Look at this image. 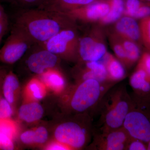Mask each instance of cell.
<instances>
[{
	"label": "cell",
	"instance_id": "cell-1",
	"mask_svg": "<svg viewBox=\"0 0 150 150\" xmlns=\"http://www.w3.org/2000/svg\"><path fill=\"white\" fill-rule=\"evenodd\" d=\"M13 26L38 45L63 30L76 28V21L65 14L38 7L24 9L18 15Z\"/></svg>",
	"mask_w": 150,
	"mask_h": 150
},
{
	"label": "cell",
	"instance_id": "cell-2",
	"mask_svg": "<svg viewBox=\"0 0 150 150\" xmlns=\"http://www.w3.org/2000/svg\"><path fill=\"white\" fill-rule=\"evenodd\" d=\"M132 104V98L126 87L121 85L110 89L105 95L97 108L101 115L99 132H107L123 127Z\"/></svg>",
	"mask_w": 150,
	"mask_h": 150
},
{
	"label": "cell",
	"instance_id": "cell-3",
	"mask_svg": "<svg viewBox=\"0 0 150 150\" xmlns=\"http://www.w3.org/2000/svg\"><path fill=\"white\" fill-rule=\"evenodd\" d=\"M115 85L95 79L79 81L68 98V105L73 111L85 113L96 112L105 95Z\"/></svg>",
	"mask_w": 150,
	"mask_h": 150
},
{
	"label": "cell",
	"instance_id": "cell-4",
	"mask_svg": "<svg viewBox=\"0 0 150 150\" xmlns=\"http://www.w3.org/2000/svg\"><path fill=\"white\" fill-rule=\"evenodd\" d=\"M93 131L91 121L83 124L69 121L57 126L54 136L57 142L67 146L70 149H80L90 142Z\"/></svg>",
	"mask_w": 150,
	"mask_h": 150
},
{
	"label": "cell",
	"instance_id": "cell-5",
	"mask_svg": "<svg viewBox=\"0 0 150 150\" xmlns=\"http://www.w3.org/2000/svg\"><path fill=\"white\" fill-rule=\"evenodd\" d=\"M79 39L76 28L63 30L39 46L68 60L78 59Z\"/></svg>",
	"mask_w": 150,
	"mask_h": 150
},
{
	"label": "cell",
	"instance_id": "cell-6",
	"mask_svg": "<svg viewBox=\"0 0 150 150\" xmlns=\"http://www.w3.org/2000/svg\"><path fill=\"white\" fill-rule=\"evenodd\" d=\"M105 34L100 25L79 38L78 59L81 62H99L104 57L107 53Z\"/></svg>",
	"mask_w": 150,
	"mask_h": 150
},
{
	"label": "cell",
	"instance_id": "cell-7",
	"mask_svg": "<svg viewBox=\"0 0 150 150\" xmlns=\"http://www.w3.org/2000/svg\"><path fill=\"white\" fill-rule=\"evenodd\" d=\"M33 43L27 35L15 27L0 49V61L12 64L21 59Z\"/></svg>",
	"mask_w": 150,
	"mask_h": 150
},
{
	"label": "cell",
	"instance_id": "cell-8",
	"mask_svg": "<svg viewBox=\"0 0 150 150\" xmlns=\"http://www.w3.org/2000/svg\"><path fill=\"white\" fill-rule=\"evenodd\" d=\"M123 127L130 137L147 144L150 141V112L132 104Z\"/></svg>",
	"mask_w": 150,
	"mask_h": 150
},
{
	"label": "cell",
	"instance_id": "cell-9",
	"mask_svg": "<svg viewBox=\"0 0 150 150\" xmlns=\"http://www.w3.org/2000/svg\"><path fill=\"white\" fill-rule=\"evenodd\" d=\"M93 150H126L131 137L123 126L119 129L105 132H96L94 130Z\"/></svg>",
	"mask_w": 150,
	"mask_h": 150
},
{
	"label": "cell",
	"instance_id": "cell-10",
	"mask_svg": "<svg viewBox=\"0 0 150 150\" xmlns=\"http://www.w3.org/2000/svg\"><path fill=\"white\" fill-rule=\"evenodd\" d=\"M110 8V5L106 0H96L64 14L76 21L91 23L99 21L109 12Z\"/></svg>",
	"mask_w": 150,
	"mask_h": 150
},
{
	"label": "cell",
	"instance_id": "cell-11",
	"mask_svg": "<svg viewBox=\"0 0 150 150\" xmlns=\"http://www.w3.org/2000/svg\"><path fill=\"white\" fill-rule=\"evenodd\" d=\"M40 47V50L32 53L27 61L29 69L38 75L55 68L58 62V56L41 46Z\"/></svg>",
	"mask_w": 150,
	"mask_h": 150
},
{
	"label": "cell",
	"instance_id": "cell-12",
	"mask_svg": "<svg viewBox=\"0 0 150 150\" xmlns=\"http://www.w3.org/2000/svg\"><path fill=\"white\" fill-rule=\"evenodd\" d=\"M111 33L118 37L128 39L142 46L139 23L131 17L123 16L114 23Z\"/></svg>",
	"mask_w": 150,
	"mask_h": 150
},
{
	"label": "cell",
	"instance_id": "cell-13",
	"mask_svg": "<svg viewBox=\"0 0 150 150\" xmlns=\"http://www.w3.org/2000/svg\"><path fill=\"white\" fill-rule=\"evenodd\" d=\"M96 0H43L39 8L66 13L95 1Z\"/></svg>",
	"mask_w": 150,
	"mask_h": 150
},
{
	"label": "cell",
	"instance_id": "cell-14",
	"mask_svg": "<svg viewBox=\"0 0 150 150\" xmlns=\"http://www.w3.org/2000/svg\"><path fill=\"white\" fill-rule=\"evenodd\" d=\"M82 63L84 64L83 68H82L80 74L79 75V81L92 79L100 82L110 83L108 79L105 67L101 62H88Z\"/></svg>",
	"mask_w": 150,
	"mask_h": 150
},
{
	"label": "cell",
	"instance_id": "cell-15",
	"mask_svg": "<svg viewBox=\"0 0 150 150\" xmlns=\"http://www.w3.org/2000/svg\"><path fill=\"white\" fill-rule=\"evenodd\" d=\"M102 59L101 63L106 69L108 81L115 84L125 78L126 68L116 57L107 52Z\"/></svg>",
	"mask_w": 150,
	"mask_h": 150
},
{
	"label": "cell",
	"instance_id": "cell-16",
	"mask_svg": "<svg viewBox=\"0 0 150 150\" xmlns=\"http://www.w3.org/2000/svg\"><path fill=\"white\" fill-rule=\"evenodd\" d=\"M130 86L137 95L150 93V78L143 69L137 67L129 79Z\"/></svg>",
	"mask_w": 150,
	"mask_h": 150
},
{
	"label": "cell",
	"instance_id": "cell-17",
	"mask_svg": "<svg viewBox=\"0 0 150 150\" xmlns=\"http://www.w3.org/2000/svg\"><path fill=\"white\" fill-rule=\"evenodd\" d=\"M19 87V83L16 76L12 71L6 74L2 84V92L3 96L12 106L15 101Z\"/></svg>",
	"mask_w": 150,
	"mask_h": 150
},
{
	"label": "cell",
	"instance_id": "cell-18",
	"mask_svg": "<svg viewBox=\"0 0 150 150\" xmlns=\"http://www.w3.org/2000/svg\"><path fill=\"white\" fill-rule=\"evenodd\" d=\"M44 110L42 106L36 102L30 103L21 105L18 110L19 118L27 123L40 120Z\"/></svg>",
	"mask_w": 150,
	"mask_h": 150
},
{
	"label": "cell",
	"instance_id": "cell-19",
	"mask_svg": "<svg viewBox=\"0 0 150 150\" xmlns=\"http://www.w3.org/2000/svg\"><path fill=\"white\" fill-rule=\"evenodd\" d=\"M110 5L109 12L99 22L100 25H105L114 23L123 16L125 0H106Z\"/></svg>",
	"mask_w": 150,
	"mask_h": 150
},
{
	"label": "cell",
	"instance_id": "cell-20",
	"mask_svg": "<svg viewBox=\"0 0 150 150\" xmlns=\"http://www.w3.org/2000/svg\"><path fill=\"white\" fill-rule=\"evenodd\" d=\"M118 37L123 45L126 53V68L129 69L139 61L142 54L141 46L132 40Z\"/></svg>",
	"mask_w": 150,
	"mask_h": 150
},
{
	"label": "cell",
	"instance_id": "cell-21",
	"mask_svg": "<svg viewBox=\"0 0 150 150\" xmlns=\"http://www.w3.org/2000/svg\"><path fill=\"white\" fill-rule=\"evenodd\" d=\"M54 68L47 70L40 75V78L44 83L51 88L60 91L64 88L66 82L63 75Z\"/></svg>",
	"mask_w": 150,
	"mask_h": 150
},
{
	"label": "cell",
	"instance_id": "cell-22",
	"mask_svg": "<svg viewBox=\"0 0 150 150\" xmlns=\"http://www.w3.org/2000/svg\"><path fill=\"white\" fill-rule=\"evenodd\" d=\"M108 38L110 46L115 54L116 58L122 63L125 68H126V53L120 39L118 36L111 32L109 33Z\"/></svg>",
	"mask_w": 150,
	"mask_h": 150
},
{
	"label": "cell",
	"instance_id": "cell-23",
	"mask_svg": "<svg viewBox=\"0 0 150 150\" xmlns=\"http://www.w3.org/2000/svg\"><path fill=\"white\" fill-rule=\"evenodd\" d=\"M139 23L142 44L150 52V16L140 20Z\"/></svg>",
	"mask_w": 150,
	"mask_h": 150
},
{
	"label": "cell",
	"instance_id": "cell-24",
	"mask_svg": "<svg viewBox=\"0 0 150 150\" xmlns=\"http://www.w3.org/2000/svg\"><path fill=\"white\" fill-rule=\"evenodd\" d=\"M141 0H125L123 16L133 17L134 14L144 4Z\"/></svg>",
	"mask_w": 150,
	"mask_h": 150
},
{
	"label": "cell",
	"instance_id": "cell-25",
	"mask_svg": "<svg viewBox=\"0 0 150 150\" xmlns=\"http://www.w3.org/2000/svg\"><path fill=\"white\" fill-rule=\"evenodd\" d=\"M13 114L12 106L5 98L0 96V120L8 119Z\"/></svg>",
	"mask_w": 150,
	"mask_h": 150
},
{
	"label": "cell",
	"instance_id": "cell-26",
	"mask_svg": "<svg viewBox=\"0 0 150 150\" xmlns=\"http://www.w3.org/2000/svg\"><path fill=\"white\" fill-rule=\"evenodd\" d=\"M41 83L37 79H33L30 81L28 85L30 92L33 96V98L36 100H40L43 98L44 92L43 86Z\"/></svg>",
	"mask_w": 150,
	"mask_h": 150
},
{
	"label": "cell",
	"instance_id": "cell-27",
	"mask_svg": "<svg viewBox=\"0 0 150 150\" xmlns=\"http://www.w3.org/2000/svg\"><path fill=\"white\" fill-rule=\"evenodd\" d=\"M137 67L143 69L150 78V52L148 51L142 53L137 64Z\"/></svg>",
	"mask_w": 150,
	"mask_h": 150
},
{
	"label": "cell",
	"instance_id": "cell-28",
	"mask_svg": "<svg viewBox=\"0 0 150 150\" xmlns=\"http://www.w3.org/2000/svg\"><path fill=\"white\" fill-rule=\"evenodd\" d=\"M8 120L9 119L0 120V133L5 134L12 139L15 133V129L13 123Z\"/></svg>",
	"mask_w": 150,
	"mask_h": 150
},
{
	"label": "cell",
	"instance_id": "cell-29",
	"mask_svg": "<svg viewBox=\"0 0 150 150\" xmlns=\"http://www.w3.org/2000/svg\"><path fill=\"white\" fill-rule=\"evenodd\" d=\"M11 4L24 8V9L33 8L39 6L43 0H6Z\"/></svg>",
	"mask_w": 150,
	"mask_h": 150
},
{
	"label": "cell",
	"instance_id": "cell-30",
	"mask_svg": "<svg viewBox=\"0 0 150 150\" xmlns=\"http://www.w3.org/2000/svg\"><path fill=\"white\" fill-rule=\"evenodd\" d=\"M126 150H146L147 144L138 139L131 137L129 140Z\"/></svg>",
	"mask_w": 150,
	"mask_h": 150
},
{
	"label": "cell",
	"instance_id": "cell-31",
	"mask_svg": "<svg viewBox=\"0 0 150 150\" xmlns=\"http://www.w3.org/2000/svg\"><path fill=\"white\" fill-rule=\"evenodd\" d=\"M150 16V3L144 2L133 16V18L141 20Z\"/></svg>",
	"mask_w": 150,
	"mask_h": 150
},
{
	"label": "cell",
	"instance_id": "cell-32",
	"mask_svg": "<svg viewBox=\"0 0 150 150\" xmlns=\"http://www.w3.org/2000/svg\"><path fill=\"white\" fill-rule=\"evenodd\" d=\"M35 131V144H42L46 142L48 138V132L46 128L40 126Z\"/></svg>",
	"mask_w": 150,
	"mask_h": 150
},
{
	"label": "cell",
	"instance_id": "cell-33",
	"mask_svg": "<svg viewBox=\"0 0 150 150\" xmlns=\"http://www.w3.org/2000/svg\"><path fill=\"white\" fill-rule=\"evenodd\" d=\"M12 139L5 134L0 133V149L11 150L14 149Z\"/></svg>",
	"mask_w": 150,
	"mask_h": 150
},
{
	"label": "cell",
	"instance_id": "cell-34",
	"mask_svg": "<svg viewBox=\"0 0 150 150\" xmlns=\"http://www.w3.org/2000/svg\"><path fill=\"white\" fill-rule=\"evenodd\" d=\"M21 140L26 144H30L35 143V131L28 130L25 131L21 135Z\"/></svg>",
	"mask_w": 150,
	"mask_h": 150
},
{
	"label": "cell",
	"instance_id": "cell-35",
	"mask_svg": "<svg viewBox=\"0 0 150 150\" xmlns=\"http://www.w3.org/2000/svg\"><path fill=\"white\" fill-rule=\"evenodd\" d=\"M47 150H70L69 148L65 145L57 142V143H52L47 148Z\"/></svg>",
	"mask_w": 150,
	"mask_h": 150
},
{
	"label": "cell",
	"instance_id": "cell-36",
	"mask_svg": "<svg viewBox=\"0 0 150 150\" xmlns=\"http://www.w3.org/2000/svg\"><path fill=\"white\" fill-rule=\"evenodd\" d=\"M8 20L4 8L0 5V21Z\"/></svg>",
	"mask_w": 150,
	"mask_h": 150
},
{
	"label": "cell",
	"instance_id": "cell-37",
	"mask_svg": "<svg viewBox=\"0 0 150 150\" xmlns=\"http://www.w3.org/2000/svg\"><path fill=\"white\" fill-rule=\"evenodd\" d=\"M6 74V73L5 71L0 69V88L1 87L3 80H4V77L5 76Z\"/></svg>",
	"mask_w": 150,
	"mask_h": 150
},
{
	"label": "cell",
	"instance_id": "cell-38",
	"mask_svg": "<svg viewBox=\"0 0 150 150\" xmlns=\"http://www.w3.org/2000/svg\"><path fill=\"white\" fill-rule=\"evenodd\" d=\"M147 150H150V141L148 142L147 144Z\"/></svg>",
	"mask_w": 150,
	"mask_h": 150
},
{
	"label": "cell",
	"instance_id": "cell-39",
	"mask_svg": "<svg viewBox=\"0 0 150 150\" xmlns=\"http://www.w3.org/2000/svg\"><path fill=\"white\" fill-rule=\"evenodd\" d=\"M142 1L144 2L150 3V0H141Z\"/></svg>",
	"mask_w": 150,
	"mask_h": 150
},
{
	"label": "cell",
	"instance_id": "cell-40",
	"mask_svg": "<svg viewBox=\"0 0 150 150\" xmlns=\"http://www.w3.org/2000/svg\"><path fill=\"white\" fill-rule=\"evenodd\" d=\"M2 38H0V43H1V41Z\"/></svg>",
	"mask_w": 150,
	"mask_h": 150
}]
</instances>
